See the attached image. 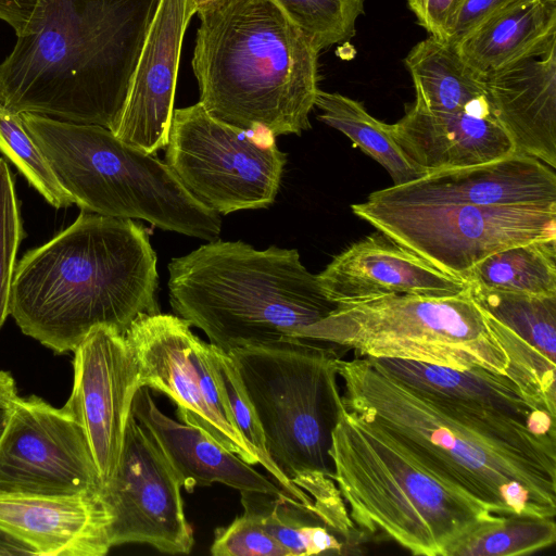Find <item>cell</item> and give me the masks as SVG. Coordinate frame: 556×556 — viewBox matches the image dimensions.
Here are the masks:
<instances>
[{"label":"cell","mask_w":556,"mask_h":556,"mask_svg":"<svg viewBox=\"0 0 556 556\" xmlns=\"http://www.w3.org/2000/svg\"><path fill=\"white\" fill-rule=\"evenodd\" d=\"M342 402L495 515H556V432L419 393L368 357L339 359Z\"/></svg>","instance_id":"1"},{"label":"cell","mask_w":556,"mask_h":556,"mask_svg":"<svg viewBox=\"0 0 556 556\" xmlns=\"http://www.w3.org/2000/svg\"><path fill=\"white\" fill-rule=\"evenodd\" d=\"M161 0H39L0 64V105L115 131Z\"/></svg>","instance_id":"2"},{"label":"cell","mask_w":556,"mask_h":556,"mask_svg":"<svg viewBox=\"0 0 556 556\" xmlns=\"http://www.w3.org/2000/svg\"><path fill=\"white\" fill-rule=\"evenodd\" d=\"M156 254L129 218L81 211L16 263L9 312L22 332L55 354L74 352L99 326L125 333L160 313Z\"/></svg>","instance_id":"3"},{"label":"cell","mask_w":556,"mask_h":556,"mask_svg":"<svg viewBox=\"0 0 556 556\" xmlns=\"http://www.w3.org/2000/svg\"><path fill=\"white\" fill-rule=\"evenodd\" d=\"M197 14L192 68L205 111L275 137L309 129L319 51L278 3L219 0Z\"/></svg>","instance_id":"4"},{"label":"cell","mask_w":556,"mask_h":556,"mask_svg":"<svg viewBox=\"0 0 556 556\" xmlns=\"http://www.w3.org/2000/svg\"><path fill=\"white\" fill-rule=\"evenodd\" d=\"M167 268L175 315L226 353L294 338L337 306L295 249L213 240Z\"/></svg>","instance_id":"5"},{"label":"cell","mask_w":556,"mask_h":556,"mask_svg":"<svg viewBox=\"0 0 556 556\" xmlns=\"http://www.w3.org/2000/svg\"><path fill=\"white\" fill-rule=\"evenodd\" d=\"M329 454L332 480L363 538H387L413 555L448 556L469 533L500 516L344 405Z\"/></svg>","instance_id":"6"},{"label":"cell","mask_w":556,"mask_h":556,"mask_svg":"<svg viewBox=\"0 0 556 556\" xmlns=\"http://www.w3.org/2000/svg\"><path fill=\"white\" fill-rule=\"evenodd\" d=\"M59 184L81 211L142 219L163 230L213 241L219 214L195 200L155 153L110 129L21 113Z\"/></svg>","instance_id":"7"},{"label":"cell","mask_w":556,"mask_h":556,"mask_svg":"<svg viewBox=\"0 0 556 556\" xmlns=\"http://www.w3.org/2000/svg\"><path fill=\"white\" fill-rule=\"evenodd\" d=\"M336 348L291 338L228 353L261 424L268 456L299 489L313 478L333 476L329 452L343 407Z\"/></svg>","instance_id":"8"},{"label":"cell","mask_w":556,"mask_h":556,"mask_svg":"<svg viewBox=\"0 0 556 556\" xmlns=\"http://www.w3.org/2000/svg\"><path fill=\"white\" fill-rule=\"evenodd\" d=\"M294 338L329 343L361 356L505 374L507 357L469 289L448 298L391 294L337 304Z\"/></svg>","instance_id":"9"},{"label":"cell","mask_w":556,"mask_h":556,"mask_svg":"<svg viewBox=\"0 0 556 556\" xmlns=\"http://www.w3.org/2000/svg\"><path fill=\"white\" fill-rule=\"evenodd\" d=\"M286 161L266 130L228 125L199 102L173 112L165 163L195 200L217 214L271 205Z\"/></svg>","instance_id":"10"},{"label":"cell","mask_w":556,"mask_h":556,"mask_svg":"<svg viewBox=\"0 0 556 556\" xmlns=\"http://www.w3.org/2000/svg\"><path fill=\"white\" fill-rule=\"evenodd\" d=\"M351 208L399 244L459 278L495 252L556 238V205L387 204L366 200Z\"/></svg>","instance_id":"11"},{"label":"cell","mask_w":556,"mask_h":556,"mask_svg":"<svg viewBox=\"0 0 556 556\" xmlns=\"http://www.w3.org/2000/svg\"><path fill=\"white\" fill-rule=\"evenodd\" d=\"M177 315H140L125 332L138 365L140 387L170 399L179 421L201 429L250 465L257 454L235 426L213 358V345Z\"/></svg>","instance_id":"12"},{"label":"cell","mask_w":556,"mask_h":556,"mask_svg":"<svg viewBox=\"0 0 556 556\" xmlns=\"http://www.w3.org/2000/svg\"><path fill=\"white\" fill-rule=\"evenodd\" d=\"M81 425L66 407L16 395L0 437V492L65 496L102 492Z\"/></svg>","instance_id":"13"},{"label":"cell","mask_w":556,"mask_h":556,"mask_svg":"<svg viewBox=\"0 0 556 556\" xmlns=\"http://www.w3.org/2000/svg\"><path fill=\"white\" fill-rule=\"evenodd\" d=\"M180 490L172 464L131 413L116 471L103 488L112 547L141 543L161 553L189 554L194 539Z\"/></svg>","instance_id":"14"},{"label":"cell","mask_w":556,"mask_h":556,"mask_svg":"<svg viewBox=\"0 0 556 556\" xmlns=\"http://www.w3.org/2000/svg\"><path fill=\"white\" fill-rule=\"evenodd\" d=\"M73 353L74 384L64 407L84 428L104 488L140 388L138 365L125 333L108 326L92 329Z\"/></svg>","instance_id":"15"},{"label":"cell","mask_w":556,"mask_h":556,"mask_svg":"<svg viewBox=\"0 0 556 556\" xmlns=\"http://www.w3.org/2000/svg\"><path fill=\"white\" fill-rule=\"evenodd\" d=\"M194 14L190 0H161L139 55L114 135L146 153L167 146L182 39Z\"/></svg>","instance_id":"16"},{"label":"cell","mask_w":556,"mask_h":556,"mask_svg":"<svg viewBox=\"0 0 556 556\" xmlns=\"http://www.w3.org/2000/svg\"><path fill=\"white\" fill-rule=\"evenodd\" d=\"M387 204L556 205V174L522 153L475 166L427 174L377 190L367 198Z\"/></svg>","instance_id":"17"},{"label":"cell","mask_w":556,"mask_h":556,"mask_svg":"<svg viewBox=\"0 0 556 556\" xmlns=\"http://www.w3.org/2000/svg\"><path fill=\"white\" fill-rule=\"evenodd\" d=\"M317 276L326 296L337 304L391 294L448 298L468 290L466 280L440 270L379 230L334 256Z\"/></svg>","instance_id":"18"},{"label":"cell","mask_w":556,"mask_h":556,"mask_svg":"<svg viewBox=\"0 0 556 556\" xmlns=\"http://www.w3.org/2000/svg\"><path fill=\"white\" fill-rule=\"evenodd\" d=\"M483 76L491 112L516 153L556 168V35Z\"/></svg>","instance_id":"19"},{"label":"cell","mask_w":556,"mask_h":556,"mask_svg":"<svg viewBox=\"0 0 556 556\" xmlns=\"http://www.w3.org/2000/svg\"><path fill=\"white\" fill-rule=\"evenodd\" d=\"M112 515L102 492L43 496L0 492V534L29 555L103 556Z\"/></svg>","instance_id":"20"},{"label":"cell","mask_w":556,"mask_h":556,"mask_svg":"<svg viewBox=\"0 0 556 556\" xmlns=\"http://www.w3.org/2000/svg\"><path fill=\"white\" fill-rule=\"evenodd\" d=\"M390 128L399 147L426 175L485 164L516 153L486 97L453 113L410 105Z\"/></svg>","instance_id":"21"},{"label":"cell","mask_w":556,"mask_h":556,"mask_svg":"<svg viewBox=\"0 0 556 556\" xmlns=\"http://www.w3.org/2000/svg\"><path fill=\"white\" fill-rule=\"evenodd\" d=\"M131 413L165 454L187 491L223 483L240 492L288 494L206 432L165 415L149 388L138 389Z\"/></svg>","instance_id":"22"},{"label":"cell","mask_w":556,"mask_h":556,"mask_svg":"<svg viewBox=\"0 0 556 556\" xmlns=\"http://www.w3.org/2000/svg\"><path fill=\"white\" fill-rule=\"evenodd\" d=\"M421 394L486 418L510 419L555 432V416L534 407L505 374L481 367L454 369L397 358L368 357Z\"/></svg>","instance_id":"23"},{"label":"cell","mask_w":556,"mask_h":556,"mask_svg":"<svg viewBox=\"0 0 556 556\" xmlns=\"http://www.w3.org/2000/svg\"><path fill=\"white\" fill-rule=\"evenodd\" d=\"M243 508L260 515L265 530L290 556L342 554L362 533L352 522L336 488L301 502L288 494L241 491Z\"/></svg>","instance_id":"24"},{"label":"cell","mask_w":556,"mask_h":556,"mask_svg":"<svg viewBox=\"0 0 556 556\" xmlns=\"http://www.w3.org/2000/svg\"><path fill=\"white\" fill-rule=\"evenodd\" d=\"M556 35V0H513L455 46L479 74L495 71Z\"/></svg>","instance_id":"25"},{"label":"cell","mask_w":556,"mask_h":556,"mask_svg":"<svg viewBox=\"0 0 556 556\" xmlns=\"http://www.w3.org/2000/svg\"><path fill=\"white\" fill-rule=\"evenodd\" d=\"M404 62L413 80V105L417 109L453 113L485 98L483 76L445 40L429 35L410 49Z\"/></svg>","instance_id":"26"},{"label":"cell","mask_w":556,"mask_h":556,"mask_svg":"<svg viewBox=\"0 0 556 556\" xmlns=\"http://www.w3.org/2000/svg\"><path fill=\"white\" fill-rule=\"evenodd\" d=\"M315 106L318 119L349 137L391 176L393 186L416 180L426 174L416 166L392 137L389 124L371 116L365 106L346 96L318 89Z\"/></svg>","instance_id":"27"},{"label":"cell","mask_w":556,"mask_h":556,"mask_svg":"<svg viewBox=\"0 0 556 556\" xmlns=\"http://www.w3.org/2000/svg\"><path fill=\"white\" fill-rule=\"evenodd\" d=\"M463 278L470 286L493 291L556 295V238L495 252L477 263Z\"/></svg>","instance_id":"28"},{"label":"cell","mask_w":556,"mask_h":556,"mask_svg":"<svg viewBox=\"0 0 556 556\" xmlns=\"http://www.w3.org/2000/svg\"><path fill=\"white\" fill-rule=\"evenodd\" d=\"M475 303L556 363V295L493 291L468 285Z\"/></svg>","instance_id":"29"},{"label":"cell","mask_w":556,"mask_h":556,"mask_svg":"<svg viewBox=\"0 0 556 556\" xmlns=\"http://www.w3.org/2000/svg\"><path fill=\"white\" fill-rule=\"evenodd\" d=\"M556 542L551 517L502 515L488 521L457 543L448 556L527 555Z\"/></svg>","instance_id":"30"},{"label":"cell","mask_w":556,"mask_h":556,"mask_svg":"<svg viewBox=\"0 0 556 556\" xmlns=\"http://www.w3.org/2000/svg\"><path fill=\"white\" fill-rule=\"evenodd\" d=\"M483 312V311H482ZM485 319L506 354V375L538 409L555 416V367L545 354L485 312Z\"/></svg>","instance_id":"31"},{"label":"cell","mask_w":556,"mask_h":556,"mask_svg":"<svg viewBox=\"0 0 556 556\" xmlns=\"http://www.w3.org/2000/svg\"><path fill=\"white\" fill-rule=\"evenodd\" d=\"M0 152L17 167L49 204L56 208L74 204L26 130L21 115L2 105H0Z\"/></svg>","instance_id":"32"},{"label":"cell","mask_w":556,"mask_h":556,"mask_svg":"<svg viewBox=\"0 0 556 556\" xmlns=\"http://www.w3.org/2000/svg\"><path fill=\"white\" fill-rule=\"evenodd\" d=\"M213 358L235 426L249 446L257 454L260 464L290 496L301 502L312 501L308 493L291 485L285 479L268 456L261 424L230 355L213 345Z\"/></svg>","instance_id":"33"},{"label":"cell","mask_w":556,"mask_h":556,"mask_svg":"<svg viewBox=\"0 0 556 556\" xmlns=\"http://www.w3.org/2000/svg\"><path fill=\"white\" fill-rule=\"evenodd\" d=\"M320 52L350 40L365 0H275Z\"/></svg>","instance_id":"34"},{"label":"cell","mask_w":556,"mask_h":556,"mask_svg":"<svg viewBox=\"0 0 556 556\" xmlns=\"http://www.w3.org/2000/svg\"><path fill=\"white\" fill-rule=\"evenodd\" d=\"M23 236L14 179L8 162L0 157V328L10 314L11 286Z\"/></svg>","instance_id":"35"},{"label":"cell","mask_w":556,"mask_h":556,"mask_svg":"<svg viewBox=\"0 0 556 556\" xmlns=\"http://www.w3.org/2000/svg\"><path fill=\"white\" fill-rule=\"evenodd\" d=\"M231 523L215 530L211 554L214 556H290L264 528L258 514L243 508Z\"/></svg>","instance_id":"36"},{"label":"cell","mask_w":556,"mask_h":556,"mask_svg":"<svg viewBox=\"0 0 556 556\" xmlns=\"http://www.w3.org/2000/svg\"><path fill=\"white\" fill-rule=\"evenodd\" d=\"M465 0H407L418 24L430 36L444 40L447 28Z\"/></svg>","instance_id":"37"},{"label":"cell","mask_w":556,"mask_h":556,"mask_svg":"<svg viewBox=\"0 0 556 556\" xmlns=\"http://www.w3.org/2000/svg\"><path fill=\"white\" fill-rule=\"evenodd\" d=\"M513 0H465L451 22L444 40L456 45L482 21Z\"/></svg>","instance_id":"38"},{"label":"cell","mask_w":556,"mask_h":556,"mask_svg":"<svg viewBox=\"0 0 556 556\" xmlns=\"http://www.w3.org/2000/svg\"><path fill=\"white\" fill-rule=\"evenodd\" d=\"M39 0H0V20L9 24L16 36L26 34Z\"/></svg>","instance_id":"39"},{"label":"cell","mask_w":556,"mask_h":556,"mask_svg":"<svg viewBox=\"0 0 556 556\" xmlns=\"http://www.w3.org/2000/svg\"><path fill=\"white\" fill-rule=\"evenodd\" d=\"M16 395L18 394L11 374L0 370V400H13Z\"/></svg>","instance_id":"40"},{"label":"cell","mask_w":556,"mask_h":556,"mask_svg":"<svg viewBox=\"0 0 556 556\" xmlns=\"http://www.w3.org/2000/svg\"><path fill=\"white\" fill-rule=\"evenodd\" d=\"M10 555H29V553L21 544L0 534V556Z\"/></svg>","instance_id":"41"},{"label":"cell","mask_w":556,"mask_h":556,"mask_svg":"<svg viewBox=\"0 0 556 556\" xmlns=\"http://www.w3.org/2000/svg\"><path fill=\"white\" fill-rule=\"evenodd\" d=\"M15 399V397H14ZM13 399V400H14ZM13 400H0V437L7 425Z\"/></svg>","instance_id":"42"},{"label":"cell","mask_w":556,"mask_h":556,"mask_svg":"<svg viewBox=\"0 0 556 556\" xmlns=\"http://www.w3.org/2000/svg\"><path fill=\"white\" fill-rule=\"evenodd\" d=\"M191 1V4H192V8L197 14V12L202 9L203 7L210 4V3H213V2H216V1H219V0H190Z\"/></svg>","instance_id":"43"}]
</instances>
